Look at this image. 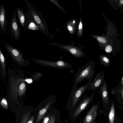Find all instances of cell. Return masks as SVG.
I'll use <instances>...</instances> for the list:
<instances>
[{
    "label": "cell",
    "mask_w": 123,
    "mask_h": 123,
    "mask_svg": "<svg viewBox=\"0 0 123 123\" xmlns=\"http://www.w3.org/2000/svg\"><path fill=\"white\" fill-rule=\"evenodd\" d=\"M55 118L54 115H53L50 117V119L49 123H55Z\"/></svg>",
    "instance_id": "cell-29"
},
{
    "label": "cell",
    "mask_w": 123,
    "mask_h": 123,
    "mask_svg": "<svg viewBox=\"0 0 123 123\" xmlns=\"http://www.w3.org/2000/svg\"><path fill=\"white\" fill-rule=\"evenodd\" d=\"M111 92L112 94L115 95L117 97H120L122 99H123V86L118 90Z\"/></svg>",
    "instance_id": "cell-21"
},
{
    "label": "cell",
    "mask_w": 123,
    "mask_h": 123,
    "mask_svg": "<svg viewBox=\"0 0 123 123\" xmlns=\"http://www.w3.org/2000/svg\"><path fill=\"white\" fill-rule=\"evenodd\" d=\"M93 77V76L89 79L86 84L82 85L78 88L77 86H73L70 95L73 107L76 104L86 90L87 89V87L91 82Z\"/></svg>",
    "instance_id": "cell-3"
},
{
    "label": "cell",
    "mask_w": 123,
    "mask_h": 123,
    "mask_svg": "<svg viewBox=\"0 0 123 123\" xmlns=\"http://www.w3.org/2000/svg\"><path fill=\"white\" fill-rule=\"evenodd\" d=\"M75 21L74 20L70 22L68 24L67 28L70 33L72 34L74 33L75 29Z\"/></svg>",
    "instance_id": "cell-19"
},
{
    "label": "cell",
    "mask_w": 123,
    "mask_h": 123,
    "mask_svg": "<svg viewBox=\"0 0 123 123\" xmlns=\"http://www.w3.org/2000/svg\"><path fill=\"white\" fill-rule=\"evenodd\" d=\"M114 100H113L109 115V118L110 123H114L115 115V109Z\"/></svg>",
    "instance_id": "cell-17"
},
{
    "label": "cell",
    "mask_w": 123,
    "mask_h": 123,
    "mask_svg": "<svg viewBox=\"0 0 123 123\" xmlns=\"http://www.w3.org/2000/svg\"><path fill=\"white\" fill-rule=\"evenodd\" d=\"M26 89V85L24 82L21 83L19 86L18 93L19 95H22L24 93Z\"/></svg>",
    "instance_id": "cell-22"
},
{
    "label": "cell",
    "mask_w": 123,
    "mask_h": 123,
    "mask_svg": "<svg viewBox=\"0 0 123 123\" xmlns=\"http://www.w3.org/2000/svg\"><path fill=\"white\" fill-rule=\"evenodd\" d=\"M92 36L95 38L98 42L101 49L104 50L108 42V39L105 34L101 36L95 35H93Z\"/></svg>",
    "instance_id": "cell-14"
},
{
    "label": "cell",
    "mask_w": 123,
    "mask_h": 123,
    "mask_svg": "<svg viewBox=\"0 0 123 123\" xmlns=\"http://www.w3.org/2000/svg\"><path fill=\"white\" fill-rule=\"evenodd\" d=\"M95 92L94 91L89 96L87 94H85L83 97V99L79 106L77 108L73 115L74 117H77L85 109L88 104L92 100L95 95Z\"/></svg>",
    "instance_id": "cell-8"
},
{
    "label": "cell",
    "mask_w": 123,
    "mask_h": 123,
    "mask_svg": "<svg viewBox=\"0 0 123 123\" xmlns=\"http://www.w3.org/2000/svg\"><path fill=\"white\" fill-rule=\"evenodd\" d=\"M0 104L1 106L5 109H7L8 105L7 101L5 98H3L0 102Z\"/></svg>",
    "instance_id": "cell-27"
},
{
    "label": "cell",
    "mask_w": 123,
    "mask_h": 123,
    "mask_svg": "<svg viewBox=\"0 0 123 123\" xmlns=\"http://www.w3.org/2000/svg\"><path fill=\"white\" fill-rule=\"evenodd\" d=\"M0 58L2 74L3 76H4L6 73L5 58L0 48Z\"/></svg>",
    "instance_id": "cell-18"
},
{
    "label": "cell",
    "mask_w": 123,
    "mask_h": 123,
    "mask_svg": "<svg viewBox=\"0 0 123 123\" xmlns=\"http://www.w3.org/2000/svg\"><path fill=\"white\" fill-rule=\"evenodd\" d=\"M120 8V13H123V0H116V9L117 10Z\"/></svg>",
    "instance_id": "cell-20"
},
{
    "label": "cell",
    "mask_w": 123,
    "mask_h": 123,
    "mask_svg": "<svg viewBox=\"0 0 123 123\" xmlns=\"http://www.w3.org/2000/svg\"><path fill=\"white\" fill-rule=\"evenodd\" d=\"M29 12L40 31L45 34L48 33V28L46 22L40 13L28 1L25 0Z\"/></svg>",
    "instance_id": "cell-2"
},
{
    "label": "cell",
    "mask_w": 123,
    "mask_h": 123,
    "mask_svg": "<svg viewBox=\"0 0 123 123\" xmlns=\"http://www.w3.org/2000/svg\"><path fill=\"white\" fill-rule=\"evenodd\" d=\"M98 107L96 105L92 106L85 117L83 123H92L94 121L97 116Z\"/></svg>",
    "instance_id": "cell-10"
},
{
    "label": "cell",
    "mask_w": 123,
    "mask_h": 123,
    "mask_svg": "<svg viewBox=\"0 0 123 123\" xmlns=\"http://www.w3.org/2000/svg\"><path fill=\"white\" fill-rule=\"evenodd\" d=\"M51 102L49 101L39 111L35 123H39L49 108Z\"/></svg>",
    "instance_id": "cell-15"
},
{
    "label": "cell",
    "mask_w": 123,
    "mask_h": 123,
    "mask_svg": "<svg viewBox=\"0 0 123 123\" xmlns=\"http://www.w3.org/2000/svg\"><path fill=\"white\" fill-rule=\"evenodd\" d=\"M105 80L104 72L102 71L99 72L89 85L87 89L96 91L102 86Z\"/></svg>",
    "instance_id": "cell-5"
},
{
    "label": "cell",
    "mask_w": 123,
    "mask_h": 123,
    "mask_svg": "<svg viewBox=\"0 0 123 123\" xmlns=\"http://www.w3.org/2000/svg\"><path fill=\"white\" fill-rule=\"evenodd\" d=\"M59 47L68 51L75 58H79L86 56L82 50L76 47L62 45L60 46Z\"/></svg>",
    "instance_id": "cell-9"
},
{
    "label": "cell",
    "mask_w": 123,
    "mask_h": 123,
    "mask_svg": "<svg viewBox=\"0 0 123 123\" xmlns=\"http://www.w3.org/2000/svg\"><path fill=\"white\" fill-rule=\"evenodd\" d=\"M5 47L12 57L18 64L21 65L25 64V61L23 58L21 53L19 50L8 43L6 44Z\"/></svg>",
    "instance_id": "cell-4"
},
{
    "label": "cell",
    "mask_w": 123,
    "mask_h": 123,
    "mask_svg": "<svg viewBox=\"0 0 123 123\" xmlns=\"http://www.w3.org/2000/svg\"><path fill=\"white\" fill-rule=\"evenodd\" d=\"M50 117L48 116L44 117L42 123H49Z\"/></svg>",
    "instance_id": "cell-28"
},
{
    "label": "cell",
    "mask_w": 123,
    "mask_h": 123,
    "mask_svg": "<svg viewBox=\"0 0 123 123\" xmlns=\"http://www.w3.org/2000/svg\"><path fill=\"white\" fill-rule=\"evenodd\" d=\"M10 29L11 35L16 41H18L20 38L21 32L17 21L15 12H13L11 22Z\"/></svg>",
    "instance_id": "cell-7"
},
{
    "label": "cell",
    "mask_w": 123,
    "mask_h": 123,
    "mask_svg": "<svg viewBox=\"0 0 123 123\" xmlns=\"http://www.w3.org/2000/svg\"><path fill=\"white\" fill-rule=\"evenodd\" d=\"M25 80L29 84H30L32 83L33 81L32 79H27Z\"/></svg>",
    "instance_id": "cell-32"
},
{
    "label": "cell",
    "mask_w": 123,
    "mask_h": 123,
    "mask_svg": "<svg viewBox=\"0 0 123 123\" xmlns=\"http://www.w3.org/2000/svg\"><path fill=\"white\" fill-rule=\"evenodd\" d=\"M99 59L101 64L105 67L109 66L111 64L110 60L105 55H100L99 56Z\"/></svg>",
    "instance_id": "cell-16"
},
{
    "label": "cell",
    "mask_w": 123,
    "mask_h": 123,
    "mask_svg": "<svg viewBox=\"0 0 123 123\" xmlns=\"http://www.w3.org/2000/svg\"><path fill=\"white\" fill-rule=\"evenodd\" d=\"M50 0L53 3H54L55 5H57V6L60 8H61L60 7H61V6H60V5L58 3L57 1L55 0Z\"/></svg>",
    "instance_id": "cell-31"
},
{
    "label": "cell",
    "mask_w": 123,
    "mask_h": 123,
    "mask_svg": "<svg viewBox=\"0 0 123 123\" xmlns=\"http://www.w3.org/2000/svg\"><path fill=\"white\" fill-rule=\"evenodd\" d=\"M16 11L21 26L23 27H25L28 24V21L23 10L18 7L16 8Z\"/></svg>",
    "instance_id": "cell-13"
},
{
    "label": "cell",
    "mask_w": 123,
    "mask_h": 123,
    "mask_svg": "<svg viewBox=\"0 0 123 123\" xmlns=\"http://www.w3.org/2000/svg\"><path fill=\"white\" fill-rule=\"evenodd\" d=\"M95 63L90 60L78 69L73 80V86H77L83 80H89L93 75L95 71Z\"/></svg>",
    "instance_id": "cell-1"
},
{
    "label": "cell",
    "mask_w": 123,
    "mask_h": 123,
    "mask_svg": "<svg viewBox=\"0 0 123 123\" xmlns=\"http://www.w3.org/2000/svg\"><path fill=\"white\" fill-rule=\"evenodd\" d=\"M107 83L105 79L102 86L99 89L98 92L103 102L107 105L109 99V91Z\"/></svg>",
    "instance_id": "cell-11"
},
{
    "label": "cell",
    "mask_w": 123,
    "mask_h": 123,
    "mask_svg": "<svg viewBox=\"0 0 123 123\" xmlns=\"http://www.w3.org/2000/svg\"><path fill=\"white\" fill-rule=\"evenodd\" d=\"M37 61L41 64L52 67L58 69H69L71 68L72 67L71 64L62 60L55 62L38 60Z\"/></svg>",
    "instance_id": "cell-6"
},
{
    "label": "cell",
    "mask_w": 123,
    "mask_h": 123,
    "mask_svg": "<svg viewBox=\"0 0 123 123\" xmlns=\"http://www.w3.org/2000/svg\"><path fill=\"white\" fill-rule=\"evenodd\" d=\"M83 30V27L82 19L81 18V17L78 26V32L77 34L78 36L80 37L82 36V33Z\"/></svg>",
    "instance_id": "cell-24"
},
{
    "label": "cell",
    "mask_w": 123,
    "mask_h": 123,
    "mask_svg": "<svg viewBox=\"0 0 123 123\" xmlns=\"http://www.w3.org/2000/svg\"><path fill=\"white\" fill-rule=\"evenodd\" d=\"M123 86V75L121 78L119 84L118 86L112 88L111 92H113L120 89Z\"/></svg>",
    "instance_id": "cell-25"
},
{
    "label": "cell",
    "mask_w": 123,
    "mask_h": 123,
    "mask_svg": "<svg viewBox=\"0 0 123 123\" xmlns=\"http://www.w3.org/2000/svg\"><path fill=\"white\" fill-rule=\"evenodd\" d=\"M34 118V116H32L29 119L27 123H33Z\"/></svg>",
    "instance_id": "cell-30"
},
{
    "label": "cell",
    "mask_w": 123,
    "mask_h": 123,
    "mask_svg": "<svg viewBox=\"0 0 123 123\" xmlns=\"http://www.w3.org/2000/svg\"><path fill=\"white\" fill-rule=\"evenodd\" d=\"M29 24L28 26V29L32 30H37L35 27L38 26L36 23H34L32 20H30Z\"/></svg>",
    "instance_id": "cell-26"
},
{
    "label": "cell",
    "mask_w": 123,
    "mask_h": 123,
    "mask_svg": "<svg viewBox=\"0 0 123 123\" xmlns=\"http://www.w3.org/2000/svg\"><path fill=\"white\" fill-rule=\"evenodd\" d=\"M30 115V112H28L25 113L22 116L20 123H27Z\"/></svg>",
    "instance_id": "cell-23"
},
{
    "label": "cell",
    "mask_w": 123,
    "mask_h": 123,
    "mask_svg": "<svg viewBox=\"0 0 123 123\" xmlns=\"http://www.w3.org/2000/svg\"><path fill=\"white\" fill-rule=\"evenodd\" d=\"M7 22L6 18L4 6L3 4L0 6V26L1 31L4 32L6 30Z\"/></svg>",
    "instance_id": "cell-12"
}]
</instances>
